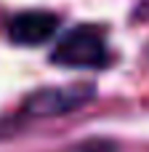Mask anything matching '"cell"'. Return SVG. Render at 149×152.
<instances>
[{"instance_id": "3", "label": "cell", "mask_w": 149, "mask_h": 152, "mask_svg": "<svg viewBox=\"0 0 149 152\" xmlns=\"http://www.w3.org/2000/svg\"><path fill=\"white\" fill-rule=\"evenodd\" d=\"M59 19L48 11H24L8 21V37L16 45H43L53 37Z\"/></svg>"}, {"instance_id": "2", "label": "cell", "mask_w": 149, "mask_h": 152, "mask_svg": "<svg viewBox=\"0 0 149 152\" xmlns=\"http://www.w3.org/2000/svg\"><path fill=\"white\" fill-rule=\"evenodd\" d=\"M93 88L91 86H56V88H40L24 99V112L37 118H56L69 115L80 110L85 102H91Z\"/></svg>"}, {"instance_id": "1", "label": "cell", "mask_w": 149, "mask_h": 152, "mask_svg": "<svg viewBox=\"0 0 149 152\" xmlns=\"http://www.w3.org/2000/svg\"><path fill=\"white\" fill-rule=\"evenodd\" d=\"M51 59L56 64H64V67L99 69L109 59L104 32L96 24H77L59 40V45L53 48Z\"/></svg>"}]
</instances>
